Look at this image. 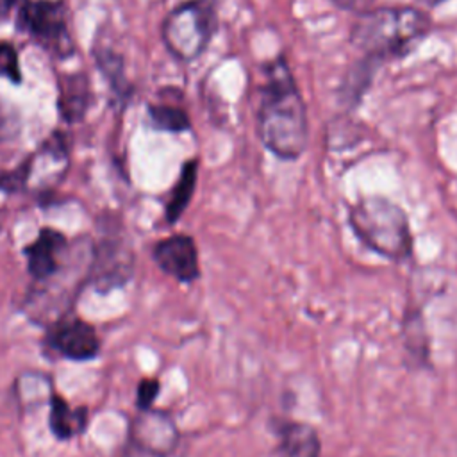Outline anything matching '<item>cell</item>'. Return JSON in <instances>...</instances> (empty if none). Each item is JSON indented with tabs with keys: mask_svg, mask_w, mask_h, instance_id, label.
Returning a JSON list of instances; mask_svg holds the SVG:
<instances>
[{
	"mask_svg": "<svg viewBox=\"0 0 457 457\" xmlns=\"http://www.w3.org/2000/svg\"><path fill=\"white\" fill-rule=\"evenodd\" d=\"M257 134L266 150L282 161H295L307 148V109L284 57L266 64V80L257 109Z\"/></svg>",
	"mask_w": 457,
	"mask_h": 457,
	"instance_id": "cell-1",
	"label": "cell"
},
{
	"mask_svg": "<svg viewBox=\"0 0 457 457\" xmlns=\"http://www.w3.org/2000/svg\"><path fill=\"white\" fill-rule=\"evenodd\" d=\"M430 18L411 5L370 9L355 20L350 41L375 61L403 57L430 32Z\"/></svg>",
	"mask_w": 457,
	"mask_h": 457,
	"instance_id": "cell-2",
	"label": "cell"
},
{
	"mask_svg": "<svg viewBox=\"0 0 457 457\" xmlns=\"http://www.w3.org/2000/svg\"><path fill=\"white\" fill-rule=\"evenodd\" d=\"M348 225L353 236L371 252L391 262L412 257L414 237L407 212L393 200L368 195L348 205Z\"/></svg>",
	"mask_w": 457,
	"mask_h": 457,
	"instance_id": "cell-3",
	"label": "cell"
},
{
	"mask_svg": "<svg viewBox=\"0 0 457 457\" xmlns=\"http://www.w3.org/2000/svg\"><path fill=\"white\" fill-rule=\"evenodd\" d=\"M216 29L212 0H189L175 7L162 23L166 48L180 61L196 59L209 45Z\"/></svg>",
	"mask_w": 457,
	"mask_h": 457,
	"instance_id": "cell-4",
	"label": "cell"
},
{
	"mask_svg": "<svg viewBox=\"0 0 457 457\" xmlns=\"http://www.w3.org/2000/svg\"><path fill=\"white\" fill-rule=\"evenodd\" d=\"M134 271L130 246L118 236H105L93 250V261L87 271L93 286L100 293L125 286Z\"/></svg>",
	"mask_w": 457,
	"mask_h": 457,
	"instance_id": "cell-5",
	"label": "cell"
},
{
	"mask_svg": "<svg viewBox=\"0 0 457 457\" xmlns=\"http://www.w3.org/2000/svg\"><path fill=\"white\" fill-rule=\"evenodd\" d=\"M179 428L168 412L146 409L132 421L129 445L150 457H168L179 443Z\"/></svg>",
	"mask_w": 457,
	"mask_h": 457,
	"instance_id": "cell-6",
	"label": "cell"
},
{
	"mask_svg": "<svg viewBox=\"0 0 457 457\" xmlns=\"http://www.w3.org/2000/svg\"><path fill=\"white\" fill-rule=\"evenodd\" d=\"M152 257L161 271L180 284H193L200 278L198 246L187 234H173L157 241Z\"/></svg>",
	"mask_w": 457,
	"mask_h": 457,
	"instance_id": "cell-7",
	"label": "cell"
},
{
	"mask_svg": "<svg viewBox=\"0 0 457 457\" xmlns=\"http://www.w3.org/2000/svg\"><path fill=\"white\" fill-rule=\"evenodd\" d=\"M18 25L41 41L54 45H68L66 12L61 2H27L20 9Z\"/></svg>",
	"mask_w": 457,
	"mask_h": 457,
	"instance_id": "cell-8",
	"label": "cell"
},
{
	"mask_svg": "<svg viewBox=\"0 0 457 457\" xmlns=\"http://www.w3.org/2000/svg\"><path fill=\"white\" fill-rule=\"evenodd\" d=\"M271 430L275 445L268 457H321V439L311 423L273 418Z\"/></svg>",
	"mask_w": 457,
	"mask_h": 457,
	"instance_id": "cell-9",
	"label": "cell"
},
{
	"mask_svg": "<svg viewBox=\"0 0 457 457\" xmlns=\"http://www.w3.org/2000/svg\"><path fill=\"white\" fill-rule=\"evenodd\" d=\"M48 341L61 355L71 361H89L100 352V339L95 327L79 318L57 321Z\"/></svg>",
	"mask_w": 457,
	"mask_h": 457,
	"instance_id": "cell-10",
	"label": "cell"
},
{
	"mask_svg": "<svg viewBox=\"0 0 457 457\" xmlns=\"http://www.w3.org/2000/svg\"><path fill=\"white\" fill-rule=\"evenodd\" d=\"M68 241L62 232L45 227L37 232V237L23 250L27 257V270L37 282H46L61 271V257L64 255Z\"/></svg>",
	"mask_w": 457,
	"mask_h": 457,
	"instance_id": "cell-11",
	"label": "cell"
},
{
	"mask_svg": "<svg viewBox=\"0 0 457 457\" xmlns=\"http://www.w3.org/2000/svg\"><path fill=\"white\" fill-rule=\"evenodd\" d=\"M402 350H403V362L409 370L425 371L432 368L430 336L427 330L423 311L418 305H409L403 311Z\"/></svg>",
	"mask_w": 457,
	"mask_h": 457,
	"instance_id": "cell-12",
	"label": "cell"
},
{
	"mask_svg": "<svg viewBox=\"0 0 457 457\" xmlns=\"http://www.w3.org/2000/svg\"><path fill=\"white\" fill-rule=\"evenodd\" d=\"M48 425L55 439L66 441L82 434L87 427V407L80 405L71 409L61 395L50 396Z\"/></svg>",
	"mask_w": 457,
	"mask_h": 457,
	"instance_id": "cell-13",
	"label": "cell"
},
{
	"mask_svg": "<svg viewBox=\"0 0 457 457\" xmlns=\"http://www.w3.org/2000/svg\"><path fill=\"white\" fill-rule=\"evenodd\" d=\"M196 179H198V161L189 159L187 162H184L164 209V218L170 225L177 223L184 214V211L187 209L196 187Z\"/></svg>",
	"mask_w": 457,
	"mask_h": 457,
	"instance_id": "cell-14",
	"label": "cell"
},
{
	"mask_svg": "<svg viewBox=\"0 0 457 457\" xmlns=\"http://www.w3.org/2000/svg\"><path fill=\"white\" fill-rule=\"evenodd\" d=\"M89 89L87 80L82 75H71L66 82L61 84L59 109L68 121H77L87 109Z\"/></svg>",
	"mask_w": 457,
	"mask_h": 457,
	"instance_id": "cell-15",
	"label": "cell"
},
{
	"mask_svg": "<svg viewBox=\"0 0 457 457\" xmlns=\"http://www.w3.org/2000/svg\"><path fill=\"white\" fill-rule=\"evenodd\" d=\"M148 118L157 130L184 132L191 127L187 114L173 105H152L148 109Z\"/></svg>",
	"mask_w": 457,
	"mask_h": 457,
	"instance_id": "cell-16",
	"label": "cell"
},
{
	"mask_svg": "<svg viewBox=\"0 0 457 457\" xmlns=\"http://www.w3.org/2000/svg\"><path fill=\"white\" fill-rule=\"evenodd\" d=\"M366 57V55H364ZM375 59L366 57V61H362L357 68H353L348 73V80L345 82V89H346V98L357 102L359 96L362 95V91L366 89V86L370 84L371 73L375 70Z\"/></svg>",
	"mask_w": 457,
	"mask_h": 457,
	"instance_id": "cell-17",
	"label": "cell"
},
{
	"mask_svg": "<svg viewBox=\"0 0 457 457\" xmlns=\"http://www.w3.org/2000/svg\"><path fill=\"white\" fill-rule=\"evenodd\" d=\"M0 77L9 79L11 82L21 80L18 54L9 43H0Z\"/></svg>",
	"mask_w": 457,
	"mask_h": 457,
	"instance_id": "cell-18",
	"label": "cell"
},
{
	"mask_svg": "<svg viewBox=\"0 0 457 457\" xmlns=\"http://www.w3.org/2000/svg\"><path fill=\"white\" fill-rule=\"evenodd\" d=\"M161 391V382L157 378H143L137 384V393H136V405L139 411H146L154 407L155 398L159 396Z\"/></svg>",
	"mask_w": 457,
	"mask_h": 457,
	"instance_id": "cell-19",
	"label": "cell"
},
{
	"mask_svg": "<svg viewBox=\"0 0 457 457\" xmlns=\"http://www.w3.org/2000/svg\"><path fill=\"white\" fill-rule=\"evenodd\" d=\"M29 168H30V162H25L18 170L0 177V189H4V191H18V189H21L25 180H27Z\"/></svg>",
	"mask_w": 457,
	"mask_h": 457,
	"instance_id": "cell-20",
	"label": "cell"
},
{
	"mask_svg": "<svg viewBox=\"0 0 457 457\" xmlns=\"http://www.w3.org/2000/svg\"><path fill=\"white\" fill-rule=\"evenodd\" d=\"M334 5H337L343 11H350V12H357L362 14L366 11L371 9L375 0H330Z\"/></svg>",
	"mask_w": 457,
	"mask_h": 457,
	"instance_id": "cell-21",
	"label": "cell"
},
{
	"mask_svg": "<svg viewBox=\"0 0 457 457\" xmlns=\"http://www.w3.org/2000/svg\"><path fill=\"white\" fill-rule=\"evenodd\" d=\"M11 130V123H9V116L4 111V107L0 105V139H4Z\"/></svg>",
	"mask_w": 457,
	"mask_h": 457,
	"instance_id": "cell-22",
	"label": "cell"
},
{
	"mask_svg": "<svg viewBox=\"0 0 457 457\" xmlns=\"http://www.w3.org/2000/svg\"><path fill=\"white\" fill-rule=\"evenodd\" d=\"M16 2H18V0H0V21L9 16V12L12 11V7L16 5Z\"/></svg>",
	"mask_w": 457,
	"mask_h": 457,
	"instance_id": "cell-23",
	"label": "cell"
},
{
	"mask_svg": "<svg viewBox=\"0 0 457 457\" xmlns=\"http://www.w3.org/2000/svg\"><path fill=\"white\" fill-rule=\"evenodd\" d=\"M427 5H437V4H441V2H445V0H423Z\"/></svg>",
	"mask_w": 457,
	"mask_h": 457,
	"instance_id": "cell-24",
	"label": "cell"
}]
</instances>
